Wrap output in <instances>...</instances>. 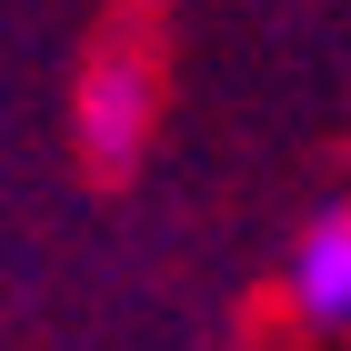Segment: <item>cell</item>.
Wrapping results in <instances>:
<instances>
[{"label":"cell","mask_w":351,"mask_h":351,"mask_svg":"<svg viewBox=\"0 0 351 351\" xmlns=\"http://www.w3.org/2000/svg\"><path fill=\"white\" fill-rule=\"evenodd\" d=\"M141 110H151V81H141V60H101V81L81 90V121H90V151L121 161L141 131Z\"/></svg>","instance_id":"2"},{"label":"cell","mask_w":351,"mask_h":351,"mask_svg":"<svg viewBox=\"0 0 351 351\" xmlns=\"http://www.w3.org/2000/svg\"><path fill=\"white\" fill-rule=\"evenodd\" d=\"M291 301L311 311V322L351 331V211H341V221H322V231L291 251Z\"/></svg>","instance_id":"1"}]
</instances>
